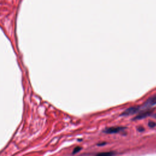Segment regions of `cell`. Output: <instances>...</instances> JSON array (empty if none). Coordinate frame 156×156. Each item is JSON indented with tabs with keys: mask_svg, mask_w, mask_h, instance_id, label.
Listing matches in <instances>:
<instances>
[{
	"mask_svg": "<svg viewBox=\"0 0 156 156\" xmlns=\"http://www.w3.org/2000/svg\"><path fill=\"white\" fill-rule=\"evenodd\" d=\"M126 129V127H122V126H113L105 128L103 130V132L108 134H118V133L121 132L125 131Z\"/></svg>",
	"mask_w": 156,
	"mask_h": 156,
	"instance_id": "6da1fadb",
	"label": "cell"
},
{
	"mask_svg": "<svg viewBox=\"0 0 156 156\" xmlns=\"http://www.w3.org/2000/svg\"><path fill=\"white\" fill-rule=\"evenodd\" d=\"M140 107L139 106H133L127 109L126 111H124L121 114V116H124V117H127V116H131L134 115L135 113H138L140 111Z\"/></svg>",
	"mask_w": 156,
	"mask_h": 156,
	"instance_id": "7a4b0ae2",
	"label": "cell"
},
{
	"mask_svg": "<svg viewBox=\"0 0 156 156\" xmlns=\"http://www.w3.org/2000/svg\"><path fill=\"white\" fill-rule=\"evenodd\" d=\"M156 105V94L149 97L143 104V108H150Z\"/></svg>",
	"mask_w": 156,
	"mask_h": 156,
	"instance_id": "3957f363",
	"label": "cell"
},
{
	"mask_svg": "<svg viewBox=\"0 0 156 156\" xmlns=\"http://www.w3.org/2000/svg\"><path fill=\"white\" fill-rule=\"evenodd\" d=\"M152 113V111H145L143 112H141L139 113L138 115H137L134 118V120H141V119L145 118L146 117H148Z\"/></svg>",
	"mask_w": 156,
	"mask_h": 156,
	"instance_id": "277c9868",
	"label": "cell"
},
{
	"mask_svg": "<svg viewBox=\"0 0 156 156\" xmlns=\"http://www.w3.org/2000/svg\"><path fill=\"white\" fill-rule=\"evenodd\" d=\"M115 153L113 152H107V153H101L97 154L98 155H101V156H105V155H115Z\"/></svg>",
	"mask_w": 156,
	"mask_h": 156,
	"instance_id": "5b68a950",
	"label": "cell"
},
{
	"mask_svg": "<svg viewBox=\"0 0 156 156\" xmlns=\"http://www.w3.org/2000/svg\"><path fill=\"white\" fill-rule=\"evenodd\" d=\"M82 149V148L79 147V146H77V147H76L74 150H73V154H77L79 152V151Z\"/></svg>",
	"mask_w": 156,
	"mask_h": 156,
	"instance_id": "8992f818",
	"label": "cell"
},
{
	"mask_svg": "<svg viewBox=\"0 0 156 156\" xmlns=\"http://www.w3.org/2000/svg\"><path fill=\"white\" fill-rule=\"evenodd\" d=\"M148 126L151 128H154L156 126V123L154 121H149L148 123Z\"/></svg>",
	"mask_w": 156,
	"mask_h": 156,
	"instance_id": "52a82bcc",
	"label": "cell"
},
{
	"mask_svg": "<svg viewBox=\"0 0 156 156\" xmlns=\"http://www.w3.org/2000/svg\"><path fill=\"white\" fill-rule=\"evenodd\" d=\"M138 131L139 132H143V131H145V129H144L143 127H138Z\"/></svg>",
	"mask_w": 156,
	"mask_h": 156,
	"instance_id": "ba28073f",
	"label": "cell"
},
{
	"mask_svg": "<svg viewBox=\"0 0 156 156\" xmlns=\"http://www.w3.org/2000/svg\"><path fill=\"white\" fill-rule=\"evenodd\" d=\"M105 144H106V143H99V144H98V146H102V145H105Z\"/></svg>",
	"mask_w": 156,
	"mask_h": 156,
	"instance_id": "9c48e42d",
	"label": "cell"
},
{
	"mask_svg": "<svg viewBox=\"0 0 156 156\" xmlns=\"http://www.w3.org/2000/svg\"><path fill=\"white\" fill-rule=\"evenodd\" d=\"M154 118H156V113H155V114H154Z\"/></svg>",
	"mask_w": 156,
	"mask_h": 156,
	"instance_id": "30bf717a",
	"label": "cell"
}]
</instances>
